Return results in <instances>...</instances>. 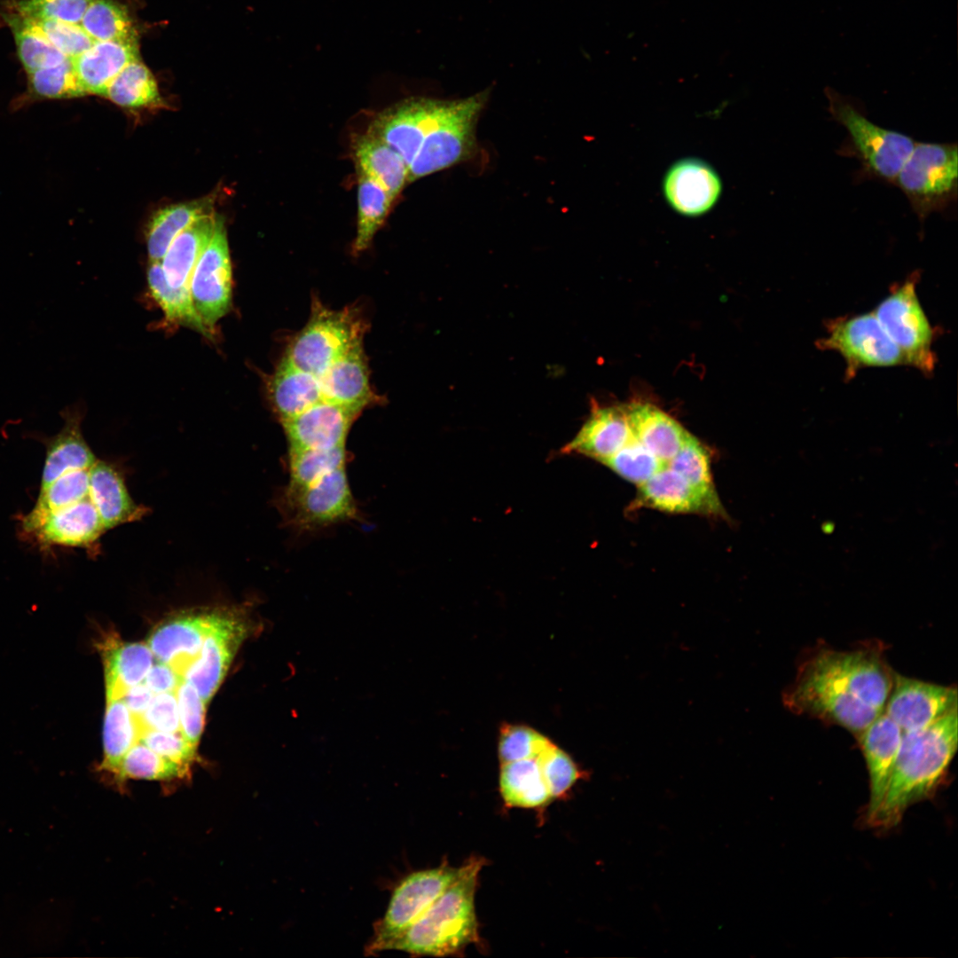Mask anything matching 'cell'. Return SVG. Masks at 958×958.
<instances>
[{
	"instance_id": "6da1fadb",
	"label": "cell",
	"mask_w": 958,
	"mask_h": 958,
	"mask_svg": "<svg viewBox=\"0 0 958 958\" xmlns=\"http://www.w3.org/2000/svg\"><path fill=\"white\" fill-rule=\"evenodd\" d=\"M957 709L929 726L902 734L883 798L865 822L874 830L897 827L913 805L931 798L944 784L958 743Z\"/></svg>"
},
{
	"instance_id": "7a4b0ae2",
	"label": "cell",
	"mask_w": 958,
	"mask_h": 958,
	"mask_svg": "<svg viewBox=\"0 0 958 958\" xmlns=\"http://www.w3.org/2000/svg\"><path fill=\"white\" fill-rule=\"evenodd\" d=\"M480 858H471L459 868L454 881L388 950L417 955L444 956L461 951L478 937L475 893Z\"/></svg>"
},
{
	"instance_id": "3957f363",
	"label": "cell",
	"mask_w": 958,
	"mask_h": 958,
	"mask_svg": "<svg viewBox=\"0 0 958 958\" xmlns=\"http://www.w3.org/2000/svg\"><path fill=\"white\" fill-rule=\"evenodd\" d=\"M306 326L287 345L283 359L319 379L336 360L362 345L367 326L355 307L332 310L314 299Z\"/></svg>"
},
{
	"instance_id": "277c9868",
	"label": "cell",
	"mask_w": 958,
	"mask_h": 958,
	"mask_svg": "<svg viewBox=\"0 0 958 958\" xmlns=\"http://www.w3.org/2000/svg\"><path fill=\"white\" fill-rule=\"evenodd\" d=\"M957 152L956 144L916 142L896 177L922 224L956 200Z\"/></svg>"
},
{
	"instance_id": "5b68a950",
	"label": "cell",
	"mask_w": 958,
	"mask_h": 958,
	"mask_svg": "<svg viewBox=\"0 0 958 958\" xmlns=\"http://www.w3.org/2000/svg\"><path fill=\"white\" fill-rule=\"evenodd\" d=\"M824 94L829 114L846 130L865 169L876 177L894 184L916 141L903 133L875 124L852 99L833 88L825 87Z\"/></svg>"
},
{
	"instance_id": "8992f818",
	"label": "cell",
	"mask_w": 958,
	"mask_h": 958,
	"mask_svg": "<svg viewBox=\"0 0 958 958\" xmlns=\"http://www.w3.org/2000/svg\"><path fill=\"white\" fill-rule=\"evenodd\" d=\"M490 94L487 88L467 98L451 100L409 165L408 182L450 168L473 153L475 124Z\"/></svg>"
},
{
	"instance_id": "52a82bcc",
	"label": "cell",
	"mask_w": 958,
	"mask_h": 958,
	"mask_svg": "<svg viewBox=\"0 0 958 958\" xmlns=\"http://www.w3.org/2000/svg\"><path fill=\"white\" fill-rule=\"evenodd\" d=\"M917 278L915 272L894 287L873 312L903 353L906 365L929 375L937 361L932 350L934 332L917 296Z\"/></svg>"
},
{
	"instance_id": "ba28073f",
	"label": "cell",
	"mask_w": 958,
	"mask_h": 958,
	"mask_svg": "<svg viewBox=\"0 0 958 958\" xmlns=\"http://www.w3.org/2000/svg\"><path fill=\"white\" fill-rule=\"evenodd\" d=\"M458 873L459 868L443 865L405 876L394 890L385 915L376 923L366 953L388 950L447 889Z\"/></svg>"
},
{
	"instance_id": "9c48e42d",
	"label": "cell",
	"mask_w": 958,
	"mask_h": 958,
	"mask_svg": "<svg viewBox=\"0 0 958 958\" xmlns=\"http://www.w3.org/2000/svg\"><path fill=\"white\" fill-rule=\"evenodd\" d=\"M816 343L818 348L836 350L844 357L847 379L864 367L906 364L903 353L873 311L830 320L827 335Z\"/></svg>"
},
{
	"instance_id": "30bf717a",
	"label": "cell",
	"mask_w": 958,
	"mask_h": 958,
	"mask_svg": "<svg viewBox=\"0 0 958 958\" xmlns=\"http://www.w3.org/2000/svg\"><path fill=\"white\" fill-rule=\"evenodd\" d=\"M783 702L794 712L838 725L858 735L881 713L804 666L784 694Z\"/></svg>"
},
{
	"instance_id": "8fae6325",
	"label": "cell",
	"mask_w": 958,
	"mask_h": 958,
	"mask_svg": "<svg viewBox=\"0 0 958 958\" xmlns=\"http://www.w3.org/2000/svg\"><path fill=\"white\" fill-rule=\"evenodd\" d=\"M802 666L837 684L864 704L882 712L893 674L873 651L823 649Z\"/></svg>"
},
{
	"instance_id": "7c38bea8",
	"label": "cell",
	"mask_w": 958,
	"mask_h": 958,
	"mask_svg": "<svg viewBox=\"0 0 958 958\" xmlns=\"http://www.w3.org/2000/svg\"><path fill=\"white\" fill-rule=\"evenodd\" d=\"M253 632V623L244 609H221L198 658L184 675V680L195 687L206 704L217 691L239 648Z\"/></svg>"
},
{
	"instance_id": "4fadbf2b",
	"label": "cell",
	"mask_w": 958,
	"mask_h": 958,
	"mask_svg": "<svg viewBox=\"0 0 958 958\" xmlns=\"http://www.w3.org/2000/svg\"><path fill=\"white\" fill-rule=\"evenodd\" d=\"M283 506L287 521L302 530L354 519L357 513L345 467L307 486L287 489Z\"/></svg>"
},
{
	"instance_id": "5bb4252c",
	"label": "cell",
	"mask_w": 958,
	"mask_h": 958,
	"mask_svg": "<svg viewBox=\"0 0 958 958\" xmlns=\"http://www.w3.org/2000/svg\"><path fill=\"white\" fill-rule=\"evenodd\" d=\"M232 265L224 220L216 215L213 236L200 255L190 280L192 303L211 332L231 306Z\"/></svg>"
},
{
	"instance_id": "9a60e30c",
	"label": "cell",
	"mask_w": 958,
	"mask_h": 958,
	"mask_svg": "<svg viewBox=\"0 0 958 958\" xmlns=\"http://www.w3.org/2000/svg\"><path fill=\"white\" fill-rule=\"evenodd\" d=\"M957 709V690L893 674L891 691L883 712L902 734L923 729Z\"/></svg>"
},
{
	"instance_id": "2e32d148",
	"label": "cell",
	"mask_w": 958,
	"mask_h": 958,
	"mask_svg": "<svg viewBox=\"0 0 958 958\" xmlns=\"http://www.w3.org/2000/svg\"><path fill=\"white\" fill-rule=\"evenodd\" d=\"M220 610V608L189 610L162 621L146 641L154 657L184 678L198 658Z\"/></svg>"
},
{
	"instance_id": "e0dca14e",
	"label": "cell",
	"mask_w": 958,
	"mask_h": 958,
	"mask_svg": "<svg viewBox=\"0 0 958 958\" xmlns=\"http://www.w3.org/2000/svg\"><path fill=\"white\" fill-rule=\"evenodd\" d=\"M641 507L671 514H696L714 517H725L726 514L716 491L696 487L667 464L638 486V493L631 509Z\"/></svg>"
},
{
	"instance_id": "ac0fdd59",
	"label": "cell",
	"mask_w": 958,
	"mask_h": 958,
	"mask_svg": "<svg viewBox=\"0 0 958 958\" xmlns=\"http://www.w3.org/2000/svg\"><path fill=\"white\" fill-rule=\"evenodd\" d=\"M450 102L434 98L409 100L379 115L370 132L396 150L409 167Z\"/></svg>"
},
{
	"instance_id": "d6986e66",
	"label": "cell",
	"mask_w": 958,
	"mask_h": 958,
	"mask_svg": "<svg viewBox=\"0 0 958 958\" xmlns=\"http://www.w3.org/2000/svg\"><path fill=\"white\" fill-rule=\"evenodd\" d=\"M668 204L678 213L696 216L708 212L718 200L721 180L705 161L686 158L672 164L664 178Z\"/></svg>"
},
{
	"instance_id": "ffe728a7",
	"label": "cell",
	"mask_w": 958,
	"mask_h": 958,
	"mask_svg": "<svg viewBox=\"0 0 958 958\" xmlns=\"http://www.w3.org/2000/svg\"><path fill=\"white\" fill-rule=\"evenodd\" d=\"M360 413L323 400L281 423L289 449H332L345 445L349 428Z\"/></svg>"
},
{
	"instance_id": "44dd1931",
	"label": "cell",
	"mask_w": 958,
	"mask_h": 958,
	"mask_svg": "<svg viewBox=\"0 0 958 958\" xmlns=\"http://www.w3.org/2000/svg\"><path fill=\"white\" fill-rule=\"evenodd\" d=\"M902 732L883 711L859 734L869 777V799L864 823L876 812L885 794L899 751Z\"/></svg>"
},
{
	"instance_id": "7402d4cb",
	"label": "cell",
	"mask_w": 958,
	"mask_h": 958,
	"mask_svg": "<svg viewBox=\"0 0 958 958\" xmlns=\"http://www.w3.org/2000/svg\"><path fill=\"white\" fill-rule=\"evenodd\" d=\"M624 408L593 404L590 415L574 438L565 444L562 454H581L602 462L617 452L632 438Z\"/></svg>"
},
{
	"instance_id": "603a6c76",
	"label": "cell",
	"mask_w": 958,
	"mask_h": 958,
	"mask_svg": "<svg viewBox=\"0 0 958 958\" xmlns=\"http://www.w3.org/2000/svg\"><path fill=\"white\" fill-rule=\"evenodd\" d=\"M96 647L104 667L106 702L123 698L127 691L145 679L153 654L147 643L122 642L113 633L100 638Z\"/></svg>"
},
{
	"instance_id": "cb8c5ba5",
	"label": "cell",
	"mask_w": 958,
	"mask_h": 958,
	"mask_svg": "<svg viewBox=\"0 0 958 958\" xmlns=\"http://www.w3.org/2000/svg\"><path fill=\"white\" fill-rule=\"evenodd\" d=\"M89 497L45 516L29 534L43 546H91L106 531Z\"/></svg>"
},
{
	"instance_id": "d4e9b609",
	"label": "cell",
	"mask_w": 958,
	"mask_h": 958,
	"mask_svg": "<svg viewBox=\"0 0 958 958\" xmlns=\"http://www.w3.org/2000/svg\"><path fill=\"white\" fill-rule=\"evenodd\" d=\"M325 401L361 412L381 398L371 388L363 346L336 360L319 378Z\"/></svg>"
},
{
	"instance_id": "484cf974",
	"label": "cell",
	"mask_w": 958,
	"mask_h": 958,
	"mask_svg": "<svg viewBox=\"0 0 958 958\" xmlns=\"http://www.w3.org/2000/svg\"><path fill=\"white\" fill-rule=\"evenodd\" d=\"M137 39L95 41L72 59L78 81L85 94L106 95L114 77L130 62L138 59Z\"/></svg>"
},
{
	"instance_id": "4316f807",
	"label": "cell",
	"mask_w": 958,
	"mask_h": 958,
	"mask_svg": "<svg viewBox=\"0 0 958 958\" xmlns=\"http://www.w3.org/2000/svg\"><path fill=\"white\" fill-rule=\"evenodd\" d=\"M622 406L634 438L667 464L678 452L688 432L654 404L635 402Z\"/></svg>"
},
{
	"instance_id": "83f0119b",
	"label": "cell",
	"mask_w": 958,
	"mask_h": 958,
	"mask_svg": "<svg viewBox=\"0 0 958 958\" xmlns=\"http://www.w3.org/2000/svg\"><path fill=\"white\" fill-rule=\"evenodd\" d=\"M89 498L106 530L137 521L146 512L132 500L118 471L102 460H97L89 469Z\"/></svg>"
},
{
	"instance_id": "f1b7e54d",
	"label": "cell",
	"mask_w": 958,
	"mask_h": 958,
	"mask_svg": "<svg viewBox=\"0 0 958 958\" xmlns=\"http://www.w3.org/2000/svg\"><path fill=\"white\" fill-rule=\"evenodd\" d=\"M62 416L63 427L47 440L41 489L66 473L90 469L98 460L82 436L79 411L67 409Z\"/></svg>"
},
{
	"instance_id": "f546056e",
	"label": "cell",
	"mask_w": 958,
	"mask_h": 958,
	"mask_svg": "<svg viewBox=\"0 0 958 958\" xmlns=\"http://www.w3.org/2000/svg\"><path fill=\"white\" fill-rule=\"evenodd\" d=\"M216 220L214 212L198 218L170 243L161 261L169 286L190 291L192 271L213 236Z\"/></svg>"
},
{
	"instance_id": "4dcf8cb0",
	"label": "cell",
	"mask_w": 958,
	"mask_h": 958,
	"mask_svg": "<svg viewBox=\"0 0 958 958\" xmlns=\"http://www.w3.org/2000/svg\"><path fill=\"white\" fill-rule=\"evenodd\" d=\"M271 404L281 421L324 400L319 379L282 358L268 382Z\"/></svg>"
},
{
	"instance_id": "1f68e13d",
	"label": "cell",
	"mask_w": 958,
	"mask_h": 958,
	"mask_svg": "<svg viewBox=\"0 0 958 958\" xmlns=\"http://www.w3.org/2000/svg\"><path fill=\"white\" fill-rule=\"evenodd\" d=\"M354 152L357 169L395 199L408 182V166L402 156L371 132L356 140Z\"/></svg>"
},
{
	"instance_id": "d6a6232c",
	"label": "cell",
	"mask_w": 958,
	"mask_h": 958,
	"mask_svg": "<svg viewBox=\"0 0 958 958\" xmlns=\"http://www.w3.org/2000/svg\"><path fill=\"white\" fill-rule=\"evenodd\" d=\"M215 197L166 207L152 218L146 233L150 262H161L173 240L198 218L213 213Z\"/></svg>"
},
{
	"instance_id": "836d02e7",
	"label": "cell",
	"mask_w": 958,
	"mask_h": 958,
	"mask_svg": "<svg viewBox=\"0 0 958 958\" xmlns=\"http://www.w3.org/2000/svg\"><path fill=\"white\" fill-rule=\"evenodd\" d=\"M499 789L505 804L511 807L536 808L553 798L536 759L502 764Z\"/></svg>"
},
{
	"instance_id": "e575fe53",
	"label": "cell",
	"mask_w": 958,
	"mask_h": 958,
	"mask_svg": "<svg viewBox=\"0 0 958 958\" xmlns=\"http://www.w3.org/2000/svg\"><path fill=\"white\" fill-rule=\"evenodd\" d=\"M138 742V730L134 715L122 699L106 702L103 724V759L99 772L112 778L123 756Z\"/></svg>"
},
{
	"instance_id": "d590c367",
	"label": "cell",
	"mask_w": 958,
	"mask_h": 958,
	"mask_svg": "<svg viewBox=\"0 0 958 958\" xmlns=\"http://www.w3.org/2000/svg\"><path fill=\"white\" fill-rule=\"evenodd\" d=\"M89 497V469L66 473L43 489L32 510L22 518V530L31 533L49 514Z\"/></svg>"
},
{
	"instance_id": "8d00e7d4",
	"label": "cell",
	"mask_w": 958,
	"mask_h": 958,
	"mask_svg": "<svg viewBox=\"0 0 958 958\" xmlns=\"http://www.w3.org/2000/svg\"><path fill=\"white\" fill-rule=\"evenodd\" d=\"M191 771L169 761L137 742L123 756L113 780L122 789L129 780L171 781L184 780Z\"/></svg>"
},
{
	"instance_id": "74e56055",
	"label": "cell",
	"mask_w": 958,
	"mask_h": 958,
	"mask_svg": "<svg viewBox=\"0 0 958 958\" xmlns=\"http://www.w3.org/2000/svg\"><path fill=\"white\" fill-rule=\"evenodd\" d=\"M147 281L153 298L161 306L169 322L188 326L206 337L210 332L198 314L189 290L172 287L166 280L161 262H150Z\"/></svg>"
},
{
	"instance_id": "f35d334b",
	"label": "cell",
	"mask_w": 958,
	"mask_h": 958,
	"mask_svg": "<svg viewBox=\"0 0 958 958\" xmlns=\"http://www.w3.org/2000/svg\"><path fill=\"white\" fill-rule=\"evenodd\" d=\"M395 199L379 183L358 170L357 234L354 253L366 249L383 224Z\"/></svg>"
},
{
	"instance_id": "ab89813d",
	"label": "cell",
	"mask_w": 958,
	"mask_h": 958,
	"mask_svg": "<svg viewBox=\"0 0 958 958\" xmlns=\"http://www.w3.org/2000/svg\"><path fill=\"white\" fill-rule=\"evenodd\" d=\"M4 20L12 31L19 58L27 74L69 59L27 17L12 11L5 14Z\"/></svg>"
},
{
	"instance_id": "60d3db41",
	"label": "cell",
	"mask_w": 958,
	"mask_h": 958,
	"mask_svg": "<svg viewBox=\"0 0 958 958\" xmlns=\"http://www.w3.org/2000/svg\"><path fill=\"white\" fill-rule=\"evenodd\" d=\"M105 97L123 107L150 106L161 102L156 81L139 59L130 62L114 77Z\"/></svg>"
},
{
	"instance_id": "b9f144b4",
	"label": "cell",
	"mask_w": 958,
	"mask_h": 958,
	"mask_svg": "<svg viewBox=\"0 0 958 958\" xmlns=\"http://www.w3.org/2000/svg\"><path fill=\"white\" fill-rule=\"evenodd\" d=\"M80 25L94 41L137 39L126 8L113 0H92Z\"/></svg>"
},
{
	"instance_id": "7bdbcfd3",
	"label": "cell",
	"mask_w": 958,
	"mask_h": 958,
	"mask_svg": "<svg viewBox=\"0 0 958 958\" xmlns=\"http://www.w3.org/2000/svg\"><path fill=\"white\" fill-rule=\"evenodd\" d=\"M345 445L332 449H289L290 482L287 489H299L345 467Z\"/></svg>"
},
{
	"instance_id": "ee69618b",
	"label": "cell",
	"mask_w": 958,
	"mask_h": 958,
	"mask_svg": "<svg viewBox=\"0 0 958 958\" xmlns=\"http://www.w3.org/2000/svg\"><path fill=\"white\" fill-rule=\"evenodd\" d=\"M617 475L638 486L666 464L632 436L617 452L601 462Z\"/></svg>"
},
{
	"instance_id": "f6af8a7d",
	"label": "cell",
	"mask_w": 958,
	"mask_h": 958,
	"mask_svg": "<svg viewBox=\"0 0 958 958\" xmlns=\"http://www.w3.org/2000/svg\"><path fill=\"white\" fill-rule=\"evenodd\" d=\"M667 466L696 487L716 491L711 475L710 452L689 432Z\"/></svg>"
},
{
	"instance_id": "bcb514c9",
	"label": "cell",
	"mask_w": 958,
	"mask_h": 958,
	"mask_svg": "<svg viewBox=\"0 0 958 958\" xmlns=\"http://www.w3.org/2000/svg\"><path fill=\"white\" fill-rule=\"evenodd\" d=\"M28 82L33 92L45 98H69L85 94L72 59L28 73Z\"/></svg>"
},
{
	"instance_id": "7dc6e473",
	"label": "cell",
	"mask_w": 958,
	"mask_h": 958,
	"mask_svg": "<svg viewBox=\"0 0 958 958\" xmlns=\"http://www.w3.org/2000/svg\"><path fill=\"white\" fill-rule=\"evenodd\" d=\"M552 742L538 732L524 726L505 725L500 730L499 757L502 764L522 759H536Z\"/></svg>"
},
{
	"instance_id": "c3c4849f",
	"label": "cell",
	"mask_w": 958,
	"mask_h": 958,
	"mask_svg": "<svg viewBox=\"0 0 958 958\" xmlns=\"http://www.w3.org/2000/svg\"><path fill=\"white\" fill-rule=\"evenodd\" d=\"M536 760L552 797L565 794L583 775L573 759L554 743Z\"/></svg>"
},
{
	"instance_id": "681fc988",
	"label": "cell",
	"mask_w": 958,
	"mask_h": 958,
	"mask_svg": "<svg viewBox=\"0 0 958 958\" xmlns=\"http://www.w3.org/2000/svg\"><path fill=\"white\" fill-rule=\"evenodd\" d=\"M92 0H15L12 9L25 17L81 24Z\"/></svg>"
},
{
	"instance_id": "f907efd6",
	"label": "cell",
	"mask_w": 958,
	"mask_h": 958,
	"mask_svg": "<svg viewBox=\"0 0 958 958\" xmlns=\"http://www.w3.org/2000/svg\"><path fill=\"white\" fill-rule=\"evenodd\" d=\"M27 19L42 31L54 47L69 59L78 57L95 42L81 25L50 20Z\"/></svg>"
},
{
	"instance_id": "816d5d0a",
	"label": "cell",
	"mask_w": 958,
	"mask_h": 958,
	"mask_svg": "<svg viewBox=\"0 0 958 958\" xmlns=\"http://www.w3.org/2000/svg\"><path fill=\"white\" fill-rule=\"evenodd\" d=\"M180 733L197 747L205 723L206 703L193 686L184 680L176 691Z\"/></svg>"
},
{
	"instance_id": "f5cc1de1",
	"label": "cell",
	"mask_w": 958,
	"mask_h": 958,
	"mask_svg": "<svg viewBox=\"0 0 958 958\" xmlns=\"http://www.w3.org/2000/svg\"><path fill=\"white\" fill-rule=\"evenodd\" d=\"M134 718L138 730V739L146 730L180 732L176 692L154 695L146 710Z\"/></svg>"
},
{
	"instance_id": "db71d44e",
	"label": "cell",
	"mask_w": 958,
	"mask_h": 958,
	"mask_svg": "<svg viewBox=\"0 0 958 958\" xmlns=\"http://www.w3.org/2000/svg\"><path fill=\"white\" fill-rule=\"evenodd\" d=\"M138 741L164 758L189 770L197 758V747L188 742L180 732L146 730Z\"/></svg>"
},
{
	"instance_id": "11a10c76",
	"label": "cell",
	"mask_w": 958,
	"mask_h": 958,
	"mask_svg": "<svg viewBox=\"0 0 958 958\" xmlns=\"http://www.w3.org/2000/svg\"><path fill=\"white\" fill-rule=\"evenodd\" d=\"M184 681L183 676L176 672L170 666L159 662L152 665L147 672L144 682L154 694L176 692Z\"/></svg>"
},
{
	"instance_id": "9f6ffc18",
	"label": "cell",
	"mask_w": 958,
	"mask_h": 958,
	"mask_svg": "<svg viewBox=\"0 0 958 958\" xmlns=\"http://www.w3.org/2000/svg\"><path fill=\"white\" fill-rule=\"evenodd\" d=\"M154 694L145 683L130 687L122 700L134 716L142 714L150 704Z\"/></svg>"
}]
</instances>
